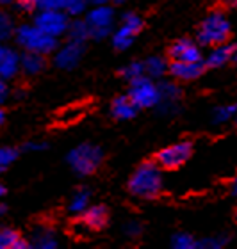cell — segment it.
Instances as JSON below:
<instances>
[{"mask_svg": "<svg viewBox=\"0 0 237 249\" xmlns=\"http://www.w3.org/2000/svg\"><path fill=\"white\" fill-rule=\"evenodd\" d=\"M89 207V192L88 191H77L72 196L70 203H68V212L73 215H80L88 210Z\"/></svg>", "mask_w": 237, "mask_h": 249, "instance_id": "obj_23", "label": "cell"}, {"mask_svg": "<svg viewBox=\"0 0 237 249\" xmlns=\"http://www.w3.org/2000/svg\"><path fill=\"white\" fill-rule=\"evenodd\" d=\"M141 224L136 223V221H130V223H127L123 226V233L127 235V237H130V239H136V237H139L141 235Z\"/></svg>", "mask_w": 237, "mask_h": 249, "instance_id": "obj_32", "label": "cell"}, {"mask_svg": "<svg viewBox=\"0 0 237 249\" xmlns=\"http://www.w3.org/2000/svg\"><path fill=\"white\" fill-rule=\"evenodd\" d=\"M20 235L11 228H0V249H13Z\"/></svg>", "mask_w": 237, "mask_h": 249, "instance_id": "obj_27", "label": "cell"}, {"mask_svg": "<svg viewBox=\"0 0 237 249\" xmlns=\"http://www.w3.org/2000/svg\"><path fill=\"white\" fill-rule=\"evenodd\" d=\"M84 55V43L79 41H70L64 43L61 48L56 50V55H54V64L61 70H73L77 66L80 59Z\"/></svg>", "mask_w": 237, "mask_h": 249, "instance_id": "obj_10", "label": "cell"}, {"mask_svg": "<svg viewBox=\"0 0 237 249\" xmlns=\"http://www.w3.org/2000/svg\"><path fill=\"white\" fill-rule=\"evenodd\" d=\"M102 159H103V151L98 146L89 144V142L79 144L66 157L70 167L77 175H82V177L97 171L98 167H100V164H102Z\"/></svg>", "mask_w": 237, "mask_h": 249, "instance_id": "obj_4", "label": "cell"}, {"mask_svg": "<svg viewBox=\"0 0 237 249\" xmlns=\"http://www.w3.org/2000/svg\"><path fill=\"white\" fill-rule=\"evenodd\" d=\"M89 5L88 0H64V11L70 16H80Z\"/></svg>", "mask_w": 237, "mask_h": 249, "instance_id": "obj_29", "label": "cell"}, {"mask_svg": "<svg viewBox=\"0 0 237 249\" xmlns=\"http://www.w3.org/2000/svg\"><path fill=\"white\" fill-rule=\"evenodd\" d=\"M4 194H5V187L0 183V197H4Z\"/></svg>", "mask_w": 237, "mask_h": 249, "instance_id": "obj_40", "label": "cell"}, {"mask_svg": "<svg viewBox=\"0 0 237 249\" xmlns=\"http://www.w3.org/2000/svg\"><path fill=\"white\" fill-rule=\"evenodd\" d=\"M234 52H236V47H234V45H228V43L214 45L205 59V66H209V68L225 66L228 61H232L234 59Z\"/></svg>", "mask_w": 237, "mask_h": 249, "instance_id": "obj_14", "label": "cell"}, {"mask_svg": "<svg viewBox=\"0 0 237 249\" xmlns=\"http://www.w3.org/2000/svg\"><path fill=\"white\" fill-rule=\"evenodd\" d=\"M16 157H18V151H16L15 148L0 146V169L4 171L5 167L11 166V164L16 160Z\"/></svg>", "mask_w": 237, "mask_h": 249, "instance_id": "obj_30", "label": "cell"}, {"mask_svg": "<svg viewBox=\"0 0 237 249\" xmlns=\"http://www.w3.org/2000/svg\"><path fill=\"white\" fill-rule=\"evenodd\" d=\"M232 194H234V196H237V178L234 180V183H232Z\"/></svg>", "mask_w": 237, "mask_h": 249, "instance_id": "obj_37", "label": "cell"}, {"mask_svg": "<svg viewBox=\"0 0 237 249\" xmlns=\"http://www.w3.org/2000/svg\"><path fill=\"white\" fill-rule=\"evenodd\" d=\"M20 70H21L20 55H18L15 50L5 48L4 55H2V59H0V78L9 80V78L16 77Z\"/></svg>", "mask_w": 237, "mask_h": 249, "instance_id": "obj_15", "label": "cell"}, {"mask_svg": "<svg viewBox=\"0 0 237 249\" xmlns=\"http://www.w3.org/2000/svg\"><path fill=\"white\" fill-rule=\"evenodd\" d=\"M130 84H132V88L129 91V96L138 105V109H150V107H155L159 104V86H155L150 77L144 75V77L138 78Z\"/></svg>", "mask_w": 237, "mask_h": 249, "instance_id": "obj_6", "label": "cell"}, {"mask_svg": "<svg viewBox=\"0 0 237 249\" xmlns=\"http://www.w3.org/2000/svg\"><path fill=\"white\" fill-rule=\"evenodd\" d=\"M143 29V20L136 13H127L121 20V25L113 34V45L116 50H127L134 43V37Z\"/></svg>", "mask_w": 237, "mask_h": 249, "instance_id": "obj_9", "label": "cell"}, {"mask_svg": "<svg viewBox=\"0 0 237 249\" xmlns=\"http://www.w3.org/2000/svg\"><path fill=\"white\" fill-rule=\"evenodd\" d=\"M31 240V248L38 249H56L59 246L57 235L50 228H47V226H40V228L34 230Z\"/></svg>", "mask_w": 237, "mask_h": 249, "instance_id": "obj_18", "label": "cell"}, {"mask_svg": "<svg viewBox=\"0 0 237 249\" xmlns=\"http://www.w3.org/2000/svg\"><path fill=\"white\" fill-rule=\"evenodd\" d=\"M34 25L54 37H61L66 34L70 20L64 9H43L34 18Z\"/></svg>", "mask_w": 237, "mask_h": 249, "instance_id": "obj_7", "label": "cell"}, {"mask_svg": "<svg viewBox=\"0 0 237 249\" xmlns=\"http://www.w3.org/2000/svg\"><path fill=\"white\" fill-rule=\"evenodd\" d=\"M236 215H237V212H236Z\"/></svg>", "mask_w": 237, "mask_h": 249, "instance_id": "obj_46", "label": "cell"}, {"mask_svg": "<svg viewBox=\"0 0 237 249\" xmlns=\"http://www.w3.org/2000/svg\"><path fill=\"white\" fill-rule=\"evenodd\" d=\"M16 43L27 52H38L43 55L54 53L57 50V37L41 31L38 25H21L15 32Z\"/></svg>", "mask_w": 237, "mask_h": 249, "instance_id": "obj_3", "label": "cell"}, {"mask_svg": "<svg viewBox=\"0 0 237 249\" xmlns=\"http://www.w3.org/2000/svg\"><path fill=\"white\" fill-rule=\"evenodd\" d=\"M168 71L177 78V80H182V82H189V80H195L205 71V64L203 61H171L170 70Z\"/></svg>", "mask_w": 237, "mask_h": 249, "instance_id": "obj_11", "label": "cell"}, {"mask_svg": "<svg viewBox=\"0 0 237 249\" xmlns=\"http://www.w3.org/2000/svg\"><path fill=\"white\" fill-rule=\"evenodd\" d=\"M0 173H2V169H0Z\"/></svg>", "mask_w": 237, "mask_h": 249, "instance_id": "obj_45", "label": "cell"}, {"mask_svg": "<svg viewBox=\"0 0 237 249\" xmlns=\"http://www.w3.org/2000/svg\"><path fill=\"white\" fill-rule=\"evenodd\" d=\"M13 34H15V23H13V18H11L5 11L0 9V41L9 39Z\"/></svg>", "mask_w": 237, "mask_h": 249, "instance_id": "obj_26", "label": "cell"}, {"mask_svg": "<svg viewBox=\"0 0 237 249\" xmlns=\"http://www.w3.org/2000/svg\"><path fill=\"white\" fill-rule=\"evenodd\" d=\"M15 0H0V5H9V4H13Z\"/></svg>", "mask_w": 237, "mask_h": 249, "instance_id": "obj_39", "label": "cell"}, {"mask_svg": "<svg viewBox=\"0 0 237 249\" xmlns=\"http://www.w3.org/2000/svg\"><path fill=\"white\" fill-rule=\"evenodd\" d=\"M230 34H232V23L227 18V15L223 11H212L200 23L196 37L201 45L214 47L219 43H227Z\"/></svg>", "mask_w": 237, "mask_h": 249, "instance_id": "obj_2", "label": "cell"}, {"mask_svg": "<svg viewBox=\"0 0 237 249\" xmlns=\"http://www.w3.org/2000/svg\"><path fill=\"white\" fill-rule=\"evenodd\" d=\"M129 191L141 199H154L162 191V173L155 162H143L129 180Z\"/></svg>", "mask_w": 237, "mask_h": 249, "instance_id": "obj_1", "label": "cell"}, {"mask_svg": "<svg viewBox=\"0 0 237 249\" xmlns=\"http://www.w3.org/2000/svg\"><path fill=\"white\" fill-rule=\"evenodd\" d=\"M138 112V105L130 100V96H118L114 98V102L111 104V114L116 118V120H132Z\"/></svg>", "mask_w": 237, "mask_h": 249, "instance_id": "obj_16", "label": "cell"}, {"mask_svg": "<svg viewBox=\"0 0 237 249\" xmlns=\"http://www.w3.org/2000/svg\"><path fill=\"white\" fill-rule=\"evenodd\" d=\"M227 244V237H209L205 240H200L196 242V248L201 249H219Z\"/></svg>", "mask_w": 237, "mask_h": 249, "instance_id": "obj_31", "label": "cell"}, {"mask_svg": "<svg viewBox=\"0 0 237 249\" xmlns=\"http://www.w3.org/2000/svg\"><path fill=\"white\" fill-rule=\"evenodd\" d=\"M66 36H68V39H72V41L84 43L88 37H91L88 21L86 20H73L72 23L68 25Z\"/></svg>", "mask_w": 237, "mask_h": 249, "instance_id": "obj_21", "label": "cell"}, {"mask_svg": "<svg viewBox=\"0 0 237 249\" xmlns=\"http://www.w3.org/2000/svg\"><path fill=\"white\" fill-rule=\"evenodd\" d=\"M193 155V144L189 141H180L175 144H170L162 148L157 153V164L162 169H177L182 164H186Z\"/></svg>", "mask_w": 237, "mask_h": 249, "instance_id": "obj_8", "label": "cell"}, {"mask_svg": "<svg viewBox=\"0 0 237 249\" xmlns=\"http://www.w3.org/2000/svg\"><path fill=\"white\" fill-rule=\"evenodd\" d=\"M171 248L175 249H193L196 248V240L189 233H177L171 237Z\"/></svg>", "mask_w": 237, "mask_h": 249, "instance_id": "obj_28", "label": "cell"}, {"mask_svg": "<svg viewBox=\"0 0 237 249\" xmlns=\"http://www.w3.org/2000/svg\"><path fill=\"white\" fill-rule=\"evenodd\" d=\"M225 5H230V7H237V0H221Z\"/></svg>", "mask_w": 237, "mask_h": 249, "instance_id": "obj_35", "label": "cell"}, {"mask_svg": "<svg viewBox=\"0 0 237 249\" xmlns=\"http://www.w3.org/2000/svg\"><path fill=\"white\" fill-rule=\"evenodd\" d=\"M23 150L25 151H43V150H47V144L45 142H38V141H29L25 146H23Z\"/></svg>", "mask_w": 237, "mask_h": 249, "instance_id": "obj_33", "label": "cell"}, {"mask_svg": "<svg viewBox=\"0 0 237 249\" xmlns=\"http://www.w3.org/2000/svg\"><path fill=\"white\" fill-rule=\"evenodd\" d=\"M4 212H5V207H4V205H0V215H2Z\"/></svg>", "mask_w": 237, "mask_h": 249, "instance_id": "obj_42", "label": "cell"}, {"mask_svg": "<svg viewBox=\"0 0 237 249\" xmlns=\"http://www.w3.org/2000/svg\"><path fill=\"white\" fill-rule=\"evenodd\" d=\"M91 5H98V4H107L109 0H88Z\"/></svg>", "mask_w": 237, "mask_h": 249, "instance_id": "obj_36", "label": "cell"}, {"mask_svg": "<svg viewBox=\"0 0 237 249\" xmlns=\"http://www.w3.org/2000/svg\"><path fill=\"white\" fill-rule=\"evenodd\" d=\"M168 70H170L168 62L159 55H152L144 61V71H146V77L150 78H160Z\"/></svg>", "mask_w": 237, "mask_h": 249, "instance_id": "obj_22", "label": "cell"}, {"mask_svg": "<svg viewBox=\"0 0 237 249\" xmlns=\"http://www.w3.org/2000/svg\"><path fill=\"white\" fill-rule=\"evenodd\" d=\"M9 96V89H7V84L4 82V78H0V105L4 104Z\"/></svg>", "mask_w": 237, "mask_h": 249, "instance_id": "obj_34", "label": "cell"}, {"mask_svg": "<svg viewBox=\"0 0 237 249\" xmlns=\"http://www.w3.org/2000/svg\"><path fill=\"white\" fill-rule=\"evenodd\" d=\"M170 57L171 61H201V52L198 45L191 39H178L170 47Z\"/></svg>", "mask_w": 237, "mask_h": 249, "instance_id": "obj_12", "label": "cell"}, {"mask_svg": "<svg viewBox=\"0 0 237 249\" xmlns=\"http://www.w3.org/2000/svg\"><path fill=\"white\" fill-rule=\"evenodd\" d=\"M159 93H160V100L157 107L162 114H170L173 110H177V104L182 96V91L177 84L171 82H160L159 84Z\"/></svg>", "mask_w": 237, "mask_h": 249, "instance_id": "obj_13", "label": "cell"}, {"mask_svg": "<svg viewBox=\"0 0 237 249\" xmlns=\"http://www.w3.org/2000/svg\"><path fill=\"white\" fill-rule=\"evenodd\" d=\"M121 77L125 80H129V82H134L138 78L144 77L146 71H144V62H139V61H134V62H129L127 66L121 68Z\"/></svg>", "mask_w": 237, "mask_h": 249, "instance_id": "obj_25", "label": "cell"}, {"mask_svg": "<svg viewBox=\"0 0 237 249\" xmlns=\"http://www.w3.org/2000/svg\"><path fill=\"white\" fill-rule=\"evenodd\" d=\"M21 62V71L27 73V75H40V73L47 68V61H45V55L38 52H27L23 55H20Z\"/></svg>", "mask_w": 237, "mask_h": 249, "instance_id": "obj_17", "label": "cell"}, {"mask_svg": "<svg viewBox=\"0 0 237 249\" xmlns=\"http://www.w3.org/2000/svg\"><path fill=\"white\" fill-rule=\"evenodd\" d=\"M82 215H84V224L89 230H102L107 224V208L102 207V205L88 207V210Z\"/></svg>", "mask_w": 237, "mask_h": 249, "instance_id": "obj_19", "label": "cell"}, {"mask_svg": "<svg viewBox=\"0 0 237 249\" xmlns=\"http://www.w3.org/2000/svg\"><path fill=\"white\" fill-rule=\"evenodd\" d=\"M4 120H5V116H4V110L0 109V126L4 124Z\"/></svg>", "mask_w": 237, "mask_h": 249, "instance_id": "obj_38", "label": "cell"}, {"mask_svg": "<svg viewBox=\"0 0 237 249\" xmlns=\"http://www.w3.org/2000/svg\"><path fill=\"white\" fill-rule=\"evenodd\" d=\"M234 61L237 62V47H236V52H234Z\"/></svg>", "mask_w": 237, "mask_h": 249, "instance_id": "obj_43", "label": "cell"}, {"mask_svg": "<svg viewBox=\"0 0 237 249\" xmlns=\"http://www.w3.org/2000/svg\"><path fill=\"white\" fill-rule=\"evenodd\" d=\"M125 0H114V4H123Z\"/></svg>", "mask_w": 237, "mask_h": 249, "instance_id": "obj_44", "label": "cell"}, {"mask_svg": "<svg viewBox=\"0 0 237 249\" xmlns=\"http://www.w3.org/2000/svg\"><path fill=\"white\" fill-rule=\"evenodd\" d=\"M4 52H5V48L0 45V59H2V55H4Z\"/></svg>", "mask_w": 237, "mask_h": 249, "instance_id": "obj_41", "label": "cell"}, {"mask_svg": "<svg viewBox=\"0 0 237 249\" xmlns=\"http://www.w3.org/2000/svg\"><path fill=\"white\" fill-rule=\"evenodd\" d=\"M237 116V105L230 104V105H219L216 109L212 110V123L216 124H223L228 123L230 120H234Z\"/></svg>", "mask_w": 237, "mask_h": 249, "instance_id": "obj_24", "label": "cell"}, {"mask_svg": "<svg viewBox=\"0 0 237 249\" xmlns=\"http://www.w3.org/2000/svg\"><path fill=\"white\" fill-rule=\"evenodd\" d=\"M86 21L89 25V32L93 39H103L107 37L113 31L114 23V9L109 7L107 4H98L93 5V9L89 11L86 16Z\"/></svg>", "mask_w": 237, "mask_h": 249, "instance_id": "obj_5", "label": "cell"}, {"mask_svg": "<svg viewBox=\"0 0 237 249\" xmlns=\"http://www.w3.org/2000/svg\"><path fill=\"white\" fill-rule=\"evenodd\" d=\"M21 11L64 9V0H16Z\"/></svg>", "mask_w": 237, "mask_h": 249, "instance_id": "obj_20", "label": "cell"}]
</instances>
